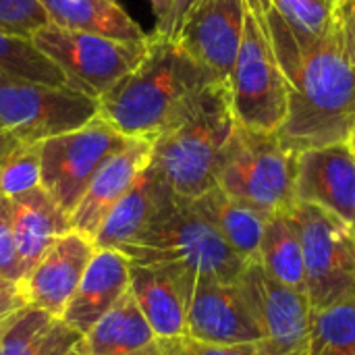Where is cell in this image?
I'll return each mask as SVG.
<instances>
[{"label": "cell", "mask_w": 355, "mask_h": 355, "mask_svg": "<svg viewBox=\"0 0 355 355\" xmlns=\"http://www.w3.org/2000/svg\"><path fill=\"white\" fill-rule=\"evenodd\" d=\"M266 29L287 85L289 110L279 141L293 154L347 144L355 123V67L337 27L314 35L285 19L268 0H250Z\"/></svg>", "instance_id": "cell-1"}, {"label": "cell", "mask_w": 355, "mask_h": 355, "mask_svg": "<svg viewBox=\"0 0 355 355\" xmlns=\"http://www.w3.org/2000/svg\"><path fill=\"white\" fill-rule=\"evenodd\" d=\"M216 79L175 40L150 33L135 69L98 100V116L129 139H156Z\"/></svg>", "instance_id": "cell-2"}, {"label": "cell", "mask_w": 355, "mask_h": 355, "mask_svg": "<svg viewBox=\"0 0 355 355\" xmlns=\"http://www.w3.org/2000/svg\"><path fill=\"white\" fill-rule=\"evenodd\" d=\"M235 125L229 83L212 81L154 139V171L175 196L198 200L216 187L223 156Z\"/></svg>", "instance_id": "cell-3"}, {"label": "cell", "mask_w": 355, "mask_h": 355, "mask_svg": "<svg viewBox=\"0 0 355 355\" xmlns=\"http://www.w3.org/2000/svg\"><path fill=\"white\" fill-rule=\"evenodd\" d=\"M131 264L171 266L193 277L237 283L250 260H243L198 210L193 200L171 193L141 235L125 245Z\"/></svg>", "instance_id": "cell-4"}, {"label": "cell", "mask_w": 355, "mask_h": 355, "mask_svg": "<svg viewBox=\"0 0 355 355\" xmlns=\"http://www.w3.org/2000/svg\"><path fill=\"white\" fill-rule=\"evenodd\" d=\"M297 154L277 133L252 131L239 123L227 144L216 187L266 216L295 206Z\"/></svg>", "instance_id": "cell-5"}, {"label": "cell", "mask_w": 355, "mask_h": 355, "mask_svg": "<svg viewBox=\"0 0 355 355\" xmlns=\"http://www.w3.org/2000/svg\"><path fill=\"white\" fill-rule=\"evenodd\" d=\"M245 4L243 37L229 77L231 106L241 127L277 133L289 110L287 85L256 6L250 0Z\"/></svg>", "instance_id": "cell-6"}, {"label": "cell", "mask_w": 355, "mask_h": 355, "mask_svg": "<svg viewBox=\"0 0 355 355\" xmlns=\"http://www.w3.org/2000/svg\"><path fill=\"white\" fill-rule=\"evenodd\" d=\"M293 214L302 235L310 308L322 310L355 297V231L352 223L302 202H295Z\"/></svg>", "instance_id": "cell-7"}, {"label": "cell", "mask_w": 355, "mask_h": 355, "mask_svg": "<svg viewBox=\"0 0 355 355\" xmlns=\"http://www.w3.org/2000/svg\"><path fill=\"white\" fill-rule=\"evenodd\" d=\"M31 42L62 73L67 87L100 100L144 58L150 37L141 44L116 42L110 37L71 31L48 25Z\"/></svg>", "instance_id": "cell-8"}, {"label": "cell", "mask_w": 355, "mask_h": 355, "mask_svg": "<svg viewBox=\"0 0 355 355\" xmlns=\"http://www.w3.org/2000/svg\"><path fill=\"white\" fill-rule=\"evenodd\" d=\"M98 116V100L0 71V123L19 144H42Z\"/></svg>", "instance_id": "cell-9"}, {"label": "cell", "mask_w": 355, "mask_h": 355, "mask_svg": "<svg viewBox=\"0 0 355 355\" xmlns=\"http://www.w3.org/2000/svg\"><path fill=\"white\" fill-rule=\"evenodd\" d=\"M129 137L102 116L40 144L42 189L71 216L102 164L114 156Z\"/></svg>", "instance_id": "cell-10"}, {"label": "cell", "mask_w": 355, "mask_h": 355, "mask_svg": "<svg viewBox=\"0 0 355 355\" xmlns=\"http://www.w3.org/2000/svg\"><path fill=\"white\" fill-rule=\"evenodd\" d=\"M239 287L262 335L260 355H308L312 308L306 293L275 281L256 258L245 264Z\"/></svg>", "instance_id": "cell-11"}, {"label": "cell", "mask_w": 355, "mask_h": 355, "mask_svg": "<svg viewBox=\"0 0 355 355\" xmlns=\"http://www.w3.org/2000/svg\"><path fill=\"white\" fill-rule=\"evenodd\" d=\"M245 15V0H198L175 42H179L212 79L229 83L243 37Z\"/></svg>", "instance_id": "cell-12"}, {"label": "cell", "mask_w": 355, "mask_h": 355, "mask_svg": "<svg viewBox=\"0 0 355 355\" xmlns=\"http://www.w3.org/2000/svg\"><path fill=\"white\" fill-rule=\"evenodd\" d=\"M187 337L218 345L262 339L239 281L196 277L187 300Z\"/></svg>", "instance_id": "cell-13"}, {"label": "cell", "mask_w": 355, "mask_h": 355, "mask_svg": "<svg viewBox=\"0 0 355 355\" xmlns=\"http://www.w3.org/2000/svg\"><path fill=\"white\" fill-rule=\"evenodd\" d=\"M96 252L94 239L83 233H64L21 281L29 306L62 318Z\"/></svg>", "instance_id": "cell-14"}, {"label": "cell", "mask_w": 355, "mask_h": 355, "mask_svg": "<svg viewBox=\"0 0 355 355\" xmlns=\"http://www.w3.org/2000/svg\"><path fill=\"white\" fill-rule=\"evenodd\" d=\"M295 202L318 206L347 223L355 214V154L347 144L297 154Z\"/></svg>", "instance_id": "cell-15"}, {"label": "cell", "mask_w": 355, "mask_h": 355, "mask_svg": "<svg viewBox=\"0 0 355 355\" xmlns=\"http://www.w3.org/2000/svg\"><path fill=\"white\" fill-rule=\"evenodd\" d=\"M152 139H129L114 156H110L96 173L77 208L69 216L71 229L94 239L110 210L152 164Z\"/></svg>", "instance_id": "cell-16"}, {"label": "cell", "mask_w": 355, "mask_h": 355, "mask_svg": "<svg viewBox=\"0 0 355 355\" xmlns=\"http://www.w3.org/2000/svg\"><path fill=\"white\" fill-rule=\"evenodd\" d=\"M196 277L171 266L131 264L129 291L156 339L187 337V300Z\"/></svg>", "instance_id": "cell-17"}, {"label": "cell", "mask_w": 355, "mask_h": 355, "mask_svg": "<svg viewBox=\"0 0 355 355\" xmlns=\"http://www.w3.org/2000/svg\"><path fill=\"white\" fill-rule=\"evenodd\" d=\"M129 277L131 262L123 252L98 250L60 320L85 337L129 291Z\"/></svg>", "instance_id": "cell-18"}, {"label": "cell", "mask_w": 355, "mask_h": 355, "mask_svg": "<svg viewBox=\"0 0 355 355\" xmlns=\"http://www.w3.org/2000/svg\"><path fill=\"white\" fill-rule=\"evenodd\" d=\"M8 204L17 239V252L25 279L35 268V264L46 256V252L64 233L71 231V223L69 216L42 187L19 198H12L8 200Z\"/></svg>", "instance_id": "cell-19"}, {"label": "cell", "mask_w": 355, "mask_h": 355, "mask_svg": "<svg viewBox=\"0 0 355 355\" xmlns=\"http://www.w3.org/2000/svg\"><path fill=\"white\" fill-rule=\"evenodd\" d=\"M173 191L158 177L154 166L150 164L135 185L123 196V200L110 210L104 225L100 227L94 243L98 250H123L133 243L141 231L150 225L154 214L160 210L164 200Z\"/></svg>", "instance_id": "cell-20"}, {"label": "cell", "mask_w": 355, "mask_h": 355, "mask_svg": "<svg viewBox=\"0 0 355 355\" xmlns=\"http://www.w3.org/2000/svg\"><path fill=\"white\" fill-rule=\"evenodd\" d=\"M50 23L71 31L94 33L127 44H141L150 35L114 0H42Z\"/></svg>", "instance_id": "cell-21"}, {"label": "cell", "mask_w": 355, "mask_h": 355, "mask_svg": "<svg viewBox=\"0 0 355 355\" xmlns=\"http://www.w3.org/2000/svg\"><path fill=\"white\" fill-rule=\"evenodd\" d=\"M193 204L243 260H254L258 256L264 225L268 220L266 214L227 196L220 187L200 196Z\"/></svg>", "instance_id": "cell-22"}, {"label": "cell", "mask_w": 355, "mask_h": 355, "mask_svg": "<svg viewBox=\"0 0 355 355\" xmlns=\"http://www.w3.org/2000/svg\"><path fill=\"white\" fill-rule=\"evenodd\" d=\"M256 260L279 283L306 293V266L293 208L268 216Z\"/></svg>", "instance_id": "cell-23"}, {"label": "cell", "mask_w": 355, "mask_h": 355, "mask_svg": "<svg viewBox=\"0 0 355 355\" xmlns=\"http://www.w3.org/2000/svg\"><path fill=\"white\" fill-rule=\"evenodd\" d=\"M83 335L33 306L0 327V355H54Z\"/></svg>", "instance_id": "cell-24"}, {"label": "cell", "mask_w": 355, "mask_h": 355, "mask_svg": "<svg viewBox=\"0 0 355 355\" xmlns=\"http://www.w3.org/2000/svg\"><path fill=\"white\" fill-rule=\"evenodd\" d=\"M85 341L92 355H125L152 345L156 335L133 293L127 291L85 335Z\"/></svg>", "instance_id": "cell-25"}, {"label": "cell", "mask_w": 355, "mask_h": 355, "mask_svg": "<svg viewBox=\"0 0 355 355\" xmlns=\"http://www.w3.org/2000/svg\"><path fill=\"white\" fill-rule=\"evenodd\" d=\"M308 355H355V297L312 310Z\"/></svg>", "instance_id": "cell-26"}, {"label": "cell", "mask_w": 355, "mask_h": 355, "mask_svg": "<svg viewBox=\"0 0 355 355\" xmlns=\"http://www.w3.org/2000/svg\"><path fill=\"white\" fill-rule=\"evenodd\" d=\"M0 71L56 87H67L62 73L44 56L31 40L15 37L0 31Z\"/></svg>", "instance_id": "cell-27"}, {"label": "cell", "mask_w": 355, "mask_h": 355, "mask_svg": "<svg viewBox=\"0 0 355 355\" xmlns=\"http://www.w3.org/2000/svg\"><path fill=\"white\" fill-rule=\"evenodd\" d=\"M42 187L40 144H19L0 162V198L12 200Z\"/></svg>", "instance_id": "cell-28"}, {"label": "cell", "mask_w": 355, "mask_h": 355, "mask_svg": "<svg viewBox=\"0 0 355 355\" xmlns=\"http://www.w3.org/2000/svg\"><path fill=\"white\" fill-rule=\"evenodd\" d=\"M48 25L50 17L42 0H0V31L31 40Z\"/></svg>", "instance_id": "cell-29"}, {"label": "cell", "mask_w": 355, "mask_h": 355, "mask_svg": "<svg viewBox=\"0 0 355 355\" xmlns=\"http://www.w3.org/2000/svg\"><path fill=\"white\" fill-rule=\"evenodd\" d=\"M285 19L314 35H327L335 27L333 0H268Z\"/></svg>", "instance_id": "cell-30"}, {"label": "cell", "mask_w": 355, "mask_h": 355, "mask_svg": "<svg viewBox=\"0 0 355 355\" xmlns=\"http://www.w3.org/2000/svg\"><path fill=\"white\" fill-rule=\"evenodd\" d=\"M0 275L19 283L23 281L15 229H12V216H10V204L6 198H0Z\"/></svg>", "instance_id": "cell-31"}, {"label": "cell", "mask_w": 355, "mask_h": 355, "mask_svg": "<svg viewBox=\"0 0 355 355\" xmlns=\"http://www.w3.org/2000/svg\"><path fill=\"white\" fill-rule=\"evenodd\" d=\"M335 27L345 56L355 67V0H339L335 6Z\"/></svg>", "instance_id": "cell-32"}, {"label": "cell", "mask_w": 355, "mask_h": 355, "mask_svg": "<svg viewBox=\"0 0 355 355\" xmlns=\"http://www.w3.org/2000/svg\"><path fill=\"white\" fill-rule=\"evenodd\" d=\"M183 352L185 355H260V347H258V341L218 345V343H204V341L183 337Z\"/></svg>", "instance_id": "cell-33"}, {"label": "cell", "mask_w": 355, "mask_h": 355, "mask_svg": "<svg viewBox=\"0 0 355 355\" xmlns=\"http://www.w3.org/2000/svg\"><path fill=\"white\" fill-rule=\"evenodd\" d=\"M27 306L29 302L25 297L21 283L0 275V327Z\"/></svg>", "instance_id": "cell-34"}, {"label": "cell", "mask_w": 355, "mask_h": 355, "mask_svg": "<svg viewBox=\"0 0 355 355\" xmlns=\"http://www.w3.org/2000/svg\"><path fill=\"white\" fill-rule=\"evenodd\" d=\"M175 4H177V0H150L152 12H154V19H156V25H154L152 35L171 40V33H173V15H175Z\"/></svg>", "instance_id": "cell-35"}, {"label": "cell", "mask_w": 355, "mask_h": 355, "mask_svg": "<svg viewBox=\"0 0 355 355\" xmlns=\"http://www.w3.org/2000/svg\"><path fill=\"white\" fill-rule=\"evenodd\" d=\"M196 2H198V0H177V4H175V15H173V33H171V40L177 37V33H179L183 21L187 19V15H189V10L193 8Z\"/></svg>", "instance_id": "cell-36"}, {"label": "cell", "mask_w": 355, "mask_h": 355, "mask_svg": "<svg viewBox=\"0 0 355 355\" xmlns=\"http://www.w3.org/2000/svg\"><path fill=\"white\" fill-rule=\"evenodd\" d=\"M177 339H156L152 345L139 349V352H133V354H125V355H171L173 352V345H175Z\"/></svg>", "instance_id": "cell-37"}, {"label": "cell", "mask_w": 355, "mask_h": 355, "mask_svg": "<svg viewBox=\"0 0 355 355\" xmlns=\"http://www.w3.org/2000/svg\"><path fill=\"white\" fill-rule=\"evenodd\" d=\"M19 146V141L2 127V123H0V162L15 150Z\"/></svg>", "instance_id": "cell-38"}, {"label": "cell", "mask_w": 355, "mask_h": 355, "mask_svg": "<svg viewBox=\"0 0 355 355\" xmlns=\"http://www.w3.org/2000/svg\"><path fill=\"white\" fill-rule=\"evenodd\" d=\"M54 355H92V354H89V347H87L85 337H79V339H75L73 343H69L67 347H62L58 354H54Z\"/></svg>", "instance_id": "cell-39"}, {"label": "cell", "mask_w": 355, "mask_h": 355, "mask_svg": "<svg viewBox=\"0 0 355 355\" xmlns=\"http://www.w3.org/2000/svg\"><path fill=\"white\" fill-rule=\"evenodd\" d=\"M171 355H185V352H183V339H177V341H175Z\"/></svg>", "instance_id": "cell-40"}, {"label": "cell", "mask_w": 355, "mask_h": 355, "mask_svg": "<svg viewBox=\"0 0 355 355\" xmlns=\"http://www.w3.org/2000/svg\"><path fill=\"white\" fill-rule=\"evenodd\" d=\"M347 146L352 148V152L355 154V123L354 127H352V133H349V139H347Z\"/></svg>", "instance_id": "cell-41"}, {"label": "cell", "mask_w": 355, "mask_h": 355, "mask_svg": "<svg viewBox=\"0 0 355 355\" xmlns=\"http://www.w3.org/2000/svg\"><path fill=\"white\" fill-rule=\"evenodd\" d=\"M352 227H354V231H355V214H354V220H352Z\"/></svg>", "instance_id": "cell-42"}, {"label": "cell", "mask_w": 355, "mask_h": 355, "mask_svg": "<svg viewBox=\"0 0 355 355\" xmlns=\"http://www.w3.org/2000/svg\"><path fill=\"white\" fill-rule=\"evenodd\" d=\"M333 2H339V0H333Z\"/></svg>", "instance_id": "cell-43"}, {"label": "cell", "mask_w": 355, "mask_h": 355, "mask_svg": "<svg viewBox=\"0 0 355 355\" xmlns=\"http://www.w3.org/2000/svg\"><path fill=\"white\" fill-rule=\"evenodd\" d=\"M114 2H116V0H114Z\"/></svg>", "instance_id": "cell-44"}]
</instances>
